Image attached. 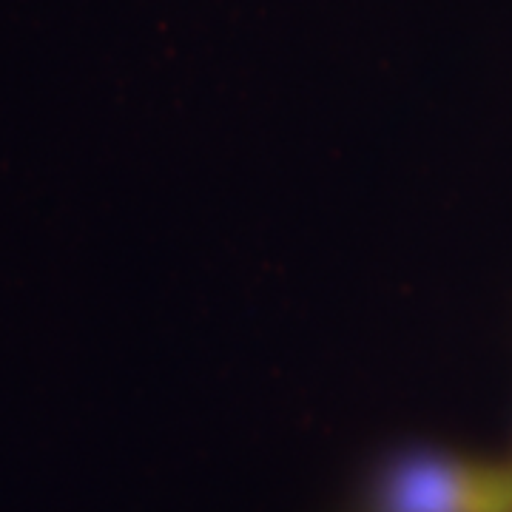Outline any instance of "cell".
Here are the masks:
<instances>
[{
    "label": "cell",
    "instance_id": "cell-1",
    "mask_svg": "<svg viewBox=\"0 0 512 512\" xmlns=\"http://www.w3.org/2000/svg\"><path fill=\"white\" fill-rule=\"evenodd\" d=\"M384 512H512V467L447 456L399 464L382 493Z\"/></svg>",
    "mask_w": 512,
    "mask_h": 512
}]
</instances>
